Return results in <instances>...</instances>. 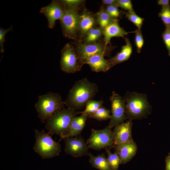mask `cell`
Wrapping results in <instances>:
<instances>
[{
  "mask_svg": "<svg viewBox=\"0 0 170 170\" xmlns=\"http://www.w3.org/2000/svg\"><path fill=\"white\" fill-rule=\"evenodd\" d=\"M105 55L104 54H100L92 56L84 61V64H86L89 65L94 71L97 72H106L111 67L108 60L104 58Z\"/></svg>",
  "mask_w": 170,
  "mask_h": 170,
  "instance_id": "cell-16",
  "label": "cell"
},
{
  "mask_svg": "<svg viewBox=\"0 0 170 170\" xmlns=\"http://www.w3.org/2000/svg\"><path fill=\"white\" fill-rule=\"evenodd\" d=\"M132 119L123 122L115 127L113 131L114 145L133 140L132 135Z\"/></svg>",
  "mask_w": 170,
  "mask_h": 170,
  "instance_id": "cell-13",
  "label": "cell"
},
{
  "mask_svg": "<svg viewBox=\"0 0 170 170\" xmlns=\"http://www.w3.org/2000/svg\"><path fill=\"white\" fill-rule=\"evenodd\" d=\"M64 12V8L59 1L53 0L49 5L41 8L40 12L47 18L48 26L50 29L53 28L55 22L60 20Z\"/></svg>",
  "mask_w": 170,
  "mask_h": 170,
  "instance_id": "cell-12",
  "label": "cell"
},
{
  "mask_svg": "<svg viewBox=\"0 0 170 170\" xmlns=\"http://www.w3.org/2000/svg\"><path fill=\"white\" fill-rule=\"evenodd\" d=\"M64 8V14L60 20L63 34L65 37L74 40L78 31L79 9Z\"/></svg>",
  "mask_w": 170,
  "mask_h": 170,
  "instance_id": "cell-8",
  "label": "cell"
},
{
  "mask_svg": "<svg viewBox=\"0 0 170 170\" xmlns=\"http://www.w3.org/2000/svg\"><path fill=\"white\" fill-rule=\"evenodd\" d=\"M131 33L135 34L134 42L137 48V52L139 53L144 46V39L141 29H137Z\"/></svg>",
  "mask_w": 170,
  "mask_h": 170,
  "instance_id": "cell-28",
  "label": "cell"
},
{
  "mask_svg": "<svg viewBox=\"0 0 170 170\" xmlns=\"http://www.w3.org/2000/svg\"><path fill=\"white\" fill-rule=\"evenodd\" d=\"M105 10L113 19H117L121 16L122 12L119 10L116 5H107Z\"/></svg>",
  "mask_w": 170,
  "mask_h": 170,
  "instance_id": "cell-30",
  "label": "cell"
},
{
  "mask_svg": "<svg viewBox=\"0 0 170 170\" xmlns=\"http://www.w3.org/2000/svg\"><path fill=\"white\" fill-rule=\"evenodd\" d=\"M35 144L34 151L43 158H49L59 156L61 150V145L52 139L51 135L44 130H35Z\"/></svg>",
  "mask_w": 170,
  "mask_h": 170,
  "instance_id": "cell-5",
  "label": "cell"
},
{
  "mask_svg": "<svg viewBox=\"0 0 170 170\" xmlns=\"http://www.w3.org/2000/svg\"><path fill=\"white\" fill-rule=\"evenodd\" d=\"M98 87L94 83L84 78L76 82L69 91L65 101L67 107L75 110L82 108L92 99Z\"/></svg>",
  "mask_w": 170,
  "mask_h": 170,
  "instance_id": "cell-1",
  "label": "cell"
},
{
  "mask_svg": "<svg viewBox=\"0 0 170 170\" xmlns=\"http://www.w3.org/2000/svg\"><path fill=\"white\" fill-rule=\"evenodd\" d=\"M111 104V115L108 126L112 128L123 122L127 118L125 103L123 99L113 91L110 98Z\"/></svg>",
  "mask_w": 170,
  "mask_h": 170,
  "instance_id": "cell-9",
  "label": "cell"
},
{
  "mask_svg": "<svg viewBox=\"0 0 170 170\" xmlns=\"http://www.w3.org/2000/svg\"><path fill=\"white\" fill-rule=\"evenodd\" d=\"M123 98L125 103L127 118L139 119L150 113L151 106L146 94L128 92Z\"/></svg>",
  "mask_w": 170,
  "mask_h": 170,
  "instance_id": "cell-3",
  "label": "cell"
},
{
  "mask_svg": "<svg viewBox=\"0 0 170 170\" xmlns=\"http://www.w3.org/2000/svg\"><path fill=\"white\" fill-rule=\"evenodd\" d=\"M96 20L94 16L89 12H84L80 14L78 31L82 36H85L88 31L94 27Z\"/></svg>",
  "mask_w": 170,
  "mask_h": 170,
  "instance_id": "cell-18",
  "label": "cell"
},
{
  "mask_svg": "<svg viewBox=\"0 0 170 170\" xmlns=\"http://www.w3.org/2000/svg\"><path fill=\"white\" fill-rule=\"evenodd\" d=\"M119 20L114 19L112 22L103 30L105 44L106 46L110 44L111 39L115 37H124L130 32H126L121 27L118 23Z\"/></svg>",
  "mask_w": 170,
  "mask_h": 170,
  "instance_id": "cell-15",
  "label": "cell"
},
{
  "mask_svg": "<svg viewBox=\"0 0 170 170\" xmlns=\"http://www.w3.org/2000/svg\"><path fill=\"white\" fill-rule=\"evenodd\" d=\"M59 1L64 8L79 9L84 1L82 0H62Z\"/></svg>",
  "mask_w": 170,
  "mask_h": 170,
  "instance_id": "cell-29",
  "label": "cell"
},
{
  "mask_svg": "<svg viewBox=\"0 0 170 170\" xmlns=\"http://www.w3.org/2000/svg\"><path fill=\"white\" fill-rule=\"evenodd\" d=\"M111 111L103 106H101L96 112L89 115V118L101 121L110 119Z\"/></svg>",
  "mask_w": 170,
  "mask_h": 170,
  "instance_id": "cell-25",
  "label": "cell"
},
{
  "mask_svg": "<svg viewBox=\"0 0 170 170\" xmlns=\"http://www.w3.org/2000/svg\"><path fill=\"white\" fill-rule=\"evenodd\" d=\"M102 2L103 4L107 5H116L117 0H103Z\"/></svg>",
  "mask_w": 170,
  "mask_h": 170,
  "instance_id": "cell-35",
  "label": "cell"
},
{
  "mask_svg": "<svg viewBox=\"0 0 170 170\" xmlns=\"http://www.w3.org/2000/svg\"><path fill=\"white\" fill-rule=\"evenodd\" d=\"M157 3L158 4L161 6L162 7L170 6L169 0H159Z\"/></svg>",
  "mask_w": 170,
  "mask_h": 170,
  "instance_id": "cell-34",
  "label": "cell"
},
{
  "mask_svg": "<svg viewBox=\"0 0 170 170\" xmlns=\"http://www.w3.org/2000/svg\"><path fill=\"white\" fill-rule=\"evenodd\" d=\"M116 146V151L120 157L121 164L129 162L135 155L137 150L136 144L133 140Z\"/></svg>",
  "mask_w": 170,
  "mask_h": 170,
  "instance_id": "cell-14",
  "label": "cell"
},
{
  "mask_svg": "<svg viewBox=\"0 0 170 170\" xmlns=\"http://www.w3.org/2000/svg\"><path fill=\"white\" fill-rule=\"evenodd\" d=\"M65 153L74 157L89 156V147L82 136L69 137L64 139Z\"/></svg>",
  "mask_w": 170,
  "mask_h": 170,
  "instance_id": "cell-11",
  "label": "cell"
},
{
  "mask_svg": "<svg viewBox=\"0 0 170 170\" xmlns=\"http://www.w3.org/2000/svg\"><path fill=\"white\" fill-rule=\"evenodd\" d=\"M108 46L99 42L90 43H79L76 49L78 55L84 65V61L88 58L94 55L103 54H108L111 49Z\"/></svg>",
  "mask_w": 170,
  "mask_h": 170,
  "instance_id": "cell-10",
  "label": "cell"
},
{
  "mask_svg": "<svg viewBox=\"0 0 170 170\" xmlns=\"http://www.w3.org/2000/svg\"><path fill=\"white\" fill-rule=\"evenodd\" d=\"M166 162V170H170V156L167 158Z\"/></svg>",
  "mask_w": 170,
  "mask_h": 170,
  "instance_id": "cell-36",
  "label": "cell"
},
{
  "mask_svg": "<svg viewBox=\"0 0 170 170\" xmlns=\"http://www.w3.org/2000/svg\"><path fill=\"white\" fill-rule=\"evenodd\" d=\"M105 150L107 156V158L112 170H118L121 161L116 151L112 153L109 148H106Z\"/></svg>",
  "mask_w": 170,
  "mask_h": 170,
  "instance_id": "cell-24",
  "label": "cell"
},
{
  "mask_svg": "<svg viewBox=\"0 0 170 170\" xmlns=\"http://www.w3.org/2000/svg\"><path fill=\"white\" fill-rule=\"evenodd\" d=\"M83 65L73 46L69 43L65 44L61 50V70L66 73H75L80 70Z\"/></svg>",
  "mask_w": 170,
  "mask_h": 170,
  "instance_id": "cell-7",
  "label": "cell"
},
{
  "mask_svg": "<svg viewBox=\"0 0 170 170\" xmlns=\"http://www.w3.org/2000/svg\"><path fill=\"white\" fill-rule=\"evenodd\" d=\"M97 22L100 28L103 30L114 20L112 19L105 9L102 7L95 14Z\"/></svg>",
  "mask_w": 170,
  "mask_h": 170,
  "instance_id": "cell-21",
  "label": "cell"
},
{
  "mask_svg": "<svg viewBox=\"0 0 170 170\" xmlns=\"http://www.w3.org/2000/svg\"><path fill=\"white\" fill-rule=\"evenodd\" d=\"M125 17L133 23L138 28L141 29L144 19L137 15L134 12H125Z\"/></svg>",
  "mask_w": 170,
  "mask_h": 170,
  "instance_id": "cell-26",
  "label": "cell"
},
{
  "mask_svg": "<svg viewBox=\"0 0 170 170\" xmlns=\"http://www.w3.org/2000/svg\"><path fill=\"white\" fill-rule=\"evenodd\" d=\"M89 162L92 166L99 170H112L107 158L104 154L94 156L90 153Z\"/></svg>",
  "mask_w": 170,
  "mask_h": 170,
  "instance_id": "cell-20",
  "label": "cell"
},
{
  "mask_svg": "<svg viewBox=\"0 0 170 170\" xmlns=\"http://www.w3.org/2000/svg\"><path fill=\"white\" fill-rule=\"evenodd\" d=\"M103 35V30L100 27H93L85 36L84 43H90L96 42Z\"/></svg>",
  "mask_w": 170,
  "mask_h": 170,
  "instance_id": "cell-22",
  "label": "cell"
},
{
  "mask_svg": "<svg viewBox=\"0 0 170 170\" xmlns=\"http://www.w3.org/2000/svg\"><path fill=\"white\" fill-rule=\"evenodd\" d=\"M162 39L170 56V27H166L162 34Z\"/></svg>",
  "mask_w": 170,
  "mask_h": 170,
  "instance_id": "cell-32",
  "label": "cell"
},
{
  "mask_svg": "<svg viewBox=\"0 0 170 170\" xmlns=\"http://www.w3.org/2000/svg\"><path fill=\"white\" fill-rule=\"evenodd\" d=\"M124 38L126 44L122 46L120 51L114 56L108 59L111 68L128 60L131 55L133 51L132 45L128 38Z\"/></svg>",
  "mask_w": 170,
  "mask_h": 170,
  "instance_id": "cell-17",
  "label": "cell"
},
{
  "mask_svg": "<svg viewBox=\"0 0 170 170\" xmlns=\"http://www.w3.org/2000/svg\"><path fill=\"white\" fill-rule=\"evenodd\" d=\"M116 5L127 10L128 12H135L130 0H117Z\"/></svg>",
  "mask_w": 170,
  "mask_h": 170,
  "instance_id": "cell-31",
  "label": "cell"
},
{
  "mask_svg": "<svg viewBox=\"0 0 170 170\" xmlns=\"http://www.w3.org/2000/svg\"><path fill=\"white\" fill-rule=\"evenodd\" d=\"M102 100L96 101L91 100L86 105L85 109L80 112L82 115L88 116L96 112L103 104Z\"/></svg>",
  "mask_w": 170,
  "mask_h": 170,
  "instance_id": "cell-23",
  "label": "cell"
},
{
  "mask_svg": "<svg viewBox=\"0 0 170 170\" xmlns=\"http://www.w3.org/2000/svg\"><path fill=\"white\" fill-rule=\"evenodd\" d=\"M86 143L89 148L96 150L112 148L115 145L113 131L108 126L101 130L92 129Z\"/></svg>",
  "mask_w": 170,
  "mask_h": 170,
  "instance_id": "cell-6",
  "label": "cell"
},
{
  "mask_svg": "<svg viewBox=\"0 0 170 170\" xmlns=\"http://www.w3.org/2000/svg\"><path fill=\"white\" fill-rule=\"evenodd\" d=\"M80 112L67 107L54 113L46 121V128L51 135L55 134L63 139L68 131L73 119Z\"/></svg>",
  "mask_w": 170,
  "mask_h": 170,
  "instance_id": "cell-2",
  "label": "cell"
},
{
  "mask_svg": "<svg viewBox=\"0 0 170 170\" xmlns=\"http://www.w3.org/2000/svg\"><path fill=\"white\" fill-rule=\"evenodd\" d=\"M88 116L81 115L74 117L72 121L68 132L63 139L79 135L83 129Z\"/></svg>",
  "mask_w": 170,
  "mask_h": 170,
  "instance_id": "cell-19",
  "label": "cell"
},
{
  "mask_svg": "<svg viewBox=\"0 0 170 170\" xmlns=\"http://www.w3.org/2000/svg\"><path fill=\"white\" fill-rule=\"evenodd\" d=\"M65 105L59 94L49 92L39 96L35 107L38 117L44 122L56 112L63 109Z\"/></svg>",
  "mask_w": 170,
  "mask_h": 170,
  "instance_id": "cell-4",
  "label": "cell"
},
{
  "mask_svg": "<svg viewBox=\"0 0 170 170\" xmlns=\"http://www.w3.org/2000/svg\"><path fill=\"white\" fill-rule=\"evenodd\" d=\"M158 16L166 27H170V6L162 7Z\"/></svg>",
  "mask_w": 170,
  "mask_h": 170,
  "instance_id": "cell-27",
  "label": "cell"
},
{
  "mask_svg": "<svg viewBox=\"0 0 170 170\" xmlns=\"http://www.w3.org/2000/svg\"><path fill=\"white\" fill-rule=\"evenodd\" d=\"M12 27V26H11L7 29H3L1 27L0 28V51L1 53H3L4 51L3 44L5 41V35L8 32L11 30Z\"/></svg>",
  "mask_w": 170,
  "mask_h": 170,
  "instance_id": "cell-33",
  "label": "cell"
}]
</instances>
